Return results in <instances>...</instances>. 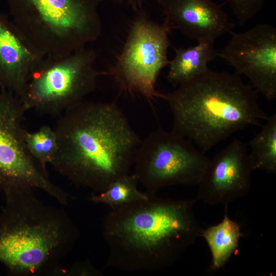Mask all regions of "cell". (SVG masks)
I'll list each match as a JSON object with an SVG mask.
<instances>
[{
	"label": "cell",
	"instance_id": "1",
	"mask_svg": "<svg viewBox=\"0 0 276 276\" xmlns=\"http://www.w3.org/2000/svg\"><path fill=\"white\" fill-rule=\"evenodd\" d=\"M51 165L76 186L104 191L133 167L142 141L114 102L82 101L60 116Z\"/></svg>",
	"mask_w": 276,
	"mask_h": 276
},
{
	"label": "cell",
	"instance_id": "2",
	"mask_svg": "<svg viewBox=\"0 0 276 276\" xmlns=\"http://www.w3.org/2000/svg\"><path fill=\"white\" fill-rule=\"evenodd\" d=\"M196 199H147L110 209L102 226L106 268L155 271L172 266L200 237Z\"/></svg>",
	"mask_w": 276,
	"mask_h": 276
},
{
	"label": "cell",
	"instance_id": "3",
	"mask_svg": "<svg viewBox=\"0 0 276 276\" xmlns=\"http://www.w3.org/2000/svg\"><path fill=\"white\" fill-rule=\"evenodd\" d=\"M241 76L209 68L174 90L160 93L172 113V131L205 153L235 132L261 126L269 116L260 107L256 90Z\"/></svg>",
	"mask_w": 276,
	"mask_h": 276
},
{
	"label": "cell",
	"instance_id": "4",
	"mask_svg": "<svg viewBox=\"0 0 276 276\" xmlns=\"http://www.w3.org/2000/svg\"><path fill=\"white\" fill-rule=\"evenodd\" d=\"M4 197L0 213V264L13 276L64 274L61 261L79 236L72 217L39 199L34 190Z\"/></svg>",
	"mask_w": 276,
	"mask_h": 276
},
{
	"label": "cell",
	"instance_id": "5",
	"mask_svg": "<svg viewBox=\"0 0 276 276\" xmlns=\"http://www.w3.org/2000/svg\"><path fill=\"white\" fill-rule=\"evenodd\" d=\"M103 0H7L10 19L43 55L85 48L101 34Z\"/></svg>",
	"mask_w": 276,
	"mask_h": 276
},
{
	"label": "cell",
	"instance_id": "6",
	"mask_svg": "<svg viewBox=\"0 0 276 276\" xmlns=\"http://www.w3.org/2000/svg\"><path fill=\"white\" fill-rule=\"evenodd\" d=\"M97 52L83 48L71 53L45 55L31 71L19 98L27 111L60 116L93 92L98 77Z\"/></svg>",
	"mask_w": 276,
	"mask_h": 276
},
{
	"label": "cell",
	"instance_id": "7",
	"mask_svg": "<svg viewBox=\"0 0 276 276\" xmlns=\"http://www.w3.org/2000/svg\"><path fill=\"white\" fill-rule=\"evenodd\" d=\"M135 12L121 53L107 72L122 90L139 94L151 101L159 97L155 84L169 64V34L173 26L166 19L163 22L153 20L142 7Z\"/></svg>",
	"mask_w": 276,
	"mask_h": 276
},
{
	"label": "cell",
	"instance_id": "8",
	"mask_svg": "<svg viewBox=\"0 0 276 276\" xmlns=\"http://www.w3.org/2000/svg\"><path fill=\"white\" fill-rule=\"evenodd\" d=\"M26 111L14 94L0 91V191L38 189L67 205L71 195L52 182L29 152L22 121Z\"/></svg>",
	"mask_w": 276,
	"mask_h": 276
},
{
	"label": "cell",
	"instance_id": "9",
	"mask_svg": "<svg viewBox=\"0 0 276 276\" xmlns=\"http://www.w3.org/2000/svg\"><path fill=\"white\" fill-rule=\"evenodd\" d=\"M209 159L188 140L159 129L142 141L133 174L147 192L155 194L166 187L198 185Z\"/></svg>",
	"mask_w": 276,
	"mask_h": 276
},
{
	"label": "cell",
	"instance_id": "10",
	"mask_svg": "<svg viewBox=\"0 0 276 276\" xmlns=\"http://www.w3.org/2000/svg\"><path fill=\"white\" fill-rule=\"evenodd\" d=\"M220 53L240 75L246 76L255 90L269 101L276 98V29L256 25L240 33L232 32Z\"/></svg>",
	"mask_w": 276,
	"mask_h": 276
},
{
	"label": "cell",
	"instance_id": "11",
	"mask_svg": "<svg viewBox=\"0 0 276 276\" xmlns=\"http://www.w3.org/2000/svg\"><path fill=\"white\" fill-rule=\"evenodd\" d=\"M252 171L247 145L234 139L209 159L198 184L196 199L212 205L228 206L249 193Z\"/></svg>",
	"mask_w": 276,
	"mask_h": 276
},
{
	"label": "cell",
	"instance_id": "12",
	"mask_svg": "<svg viewBox=\"0 0 276 276\" xmlns=\"http://www.w3.org/2000/svg\"><path fill=\"white\" fill-rule=\"evenodd\" d=\"M156 1L173 27L197 42H215L234 28L221 6L212 0Z\"/></svg>",
	"mask_w": 276,
	"mask_h": 276
},
{
	"label": "cell",
	"instance_id": "13",
	"mask_svg": "<svg viewBox=\"0 0 276 276\" xmlns=\"http://www.w3.org/2000/svg\"><path fill=\"white\" fill-rule=\"evenodd\" d=\"M44 56L0 12V88L20 98L33 67Z\"/></svg>",
	"mask_w": 276,
	"mask_h": 276
},
{
	"label": "cell",
	"instance_id": "14",
	"mask_svg": "<svg viewBox=\"0 0 276 276\" xmlns=\"http://www.w3.org/2000/svg\"><path fill=\"white\" fill-rule=\"evenodd\" d=\"M175 56L169 62L168 80L175 84L187 82L206 71L208 64L219 57L214 42H197L187 48H174Z\"/></svg>",
	"mask_w": 276,
	"mask_h": 276
},
{
	"label": "cell",
	"instance_id": "15",
	"mask_svg": "<svg viewBox=\"0 0 276 276\" xmlns=\"http://www.w3.org/2000/svg\"><path fill=\"white\" fill-rule=\"evenodd\" d=\"M224 208L222 220L216 225L203 229L201 233V237L206 242L211 253L212 270L224 266L236 250L242 236L239 224L228 216V206Z\"/></svg>",
	"mask_w": 276,
	"mask_h": 276
},
{
	"label": "cell",
	"instance_id": "16",
	"mask_svg": "<svg viewBox=\"0 0 276 276\" xmlns=\"http://www.w3.org/2000/svg\"><path fill=\"white\" fill-rule=\"evenodd\" d=\"M248 157L254 170L276 172V114L269 116L261 130L248 143Z\"/></svg>",
	"mask_w": 276,
	"mask_h": 276
},
{
	"label": "cell",
	"instance_id": "17",
	"mask_svg": "<svg viewBox=\"0 0 276 276\" xmlns=\"http://www.w3.org/2000/svg\"><path fill=\"white\" fill-rule=\"evenodd\" d=\"M138 182L133 173H128L113 181L104 191L92 193L89 200L95 203L105 204L113 209L147 199L150 193L139 191Z\"/></svg>",
	"mask_w": 276,
	"mask_h": 276
},
{
	"label": "cell",
	"instance_id": "18",
	"mask_svg": "<svg viewBox=\"0 0 276 276\" xmlns=\"http://www.w3.org/2000/svg\"><path fill=\"white\" fill-rule=\"evenodd\" d=\"M24 140L29 152L46 174L47 166L52 162L57 150V139L54 129L42 126L35 132L25 130Z\"/></svg>",
	"mask_w": 276,
	"mask_h": 276
},
{
	"label": "cell",
	"instance_id": "19",
	"mask_svg": "<svg viewBox=\"0 0 276 276\" xmlns=\"http://www.w3.org/2000/svg\"><path fill=\"white\" fill-rule=\"evenodd\" d=\"M240 26H244L261 10L265 0H226Z\"/></svg>",
	"mask_w": 276,
	"mask_h": 276
},
{
	"label": "cell",
	"instance_id": "20",
	"mask_svg": "<svg viewBox=\"0 0 276 276\" xmlns=\"http://www.w3.org/2000/svg\"><path fill=\"white\" fill-rule=\"evenodd\" d=\"M64 274L71 275H101L102 272L95 268L89 262L83 261L76 263L69 269L65 270Z\"/></svg>",
	"mask_w": 276,
	"mask_h": 276
},
{
	"label": "cell",
	"instance_id": "21",
	"mask_svg": "<svg viewBox=\"0 0 276 276\" xmlns=\"http://www.w3.org/2000/svg\"><path fill=\"white\" fill-rule=\"evenodd\" d=\"M105 1V0H103ZM118 2H124L126 1L129 4L134 11H136L138 9L142 7V3L143 0H114Z\"/></svg>",
	"mask_w": 276,
	"mask_h": 276
}]
</instances>
